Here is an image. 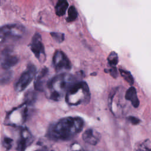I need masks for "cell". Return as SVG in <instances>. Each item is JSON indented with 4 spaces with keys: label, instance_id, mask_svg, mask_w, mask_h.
<instances>
[{
    "label": "cell",
    "instance_id": "cell-22",
    "mask_svg": "<svg viewBox=\"0 0 151 151\" xmlns=\"http://www.w3.org/2000/svg\"><path fill=\"white\" fill-rule=\"evenodd\" d=\"M68 151H87V150L82 148L78 144L74 143L70 147Z\"/></svg>",
    "mask_w": 151,
    "mask_h": 151
},
{
    "label": "cell",
    "instance_id": "cell-7",
    "mask_svg": "<svg viewBox=\"0 0 151 151\" xmlns=\"http://www.w3.org/2000/svg\"><path fill=\"white\" fill-rule=\"evenodd\" d=\"M27 114V105L20 106L12 110L8 115V122L11 124L17 126L24 123L25 121Z\"/></svg>",
    "mask_w": 151,
    "mask_h": 151
},
{
    "label": "cell",
    "instance_id": "cell-15",
    "mask_svg": "<svg viewBox=\"0 0 151 151\" xmlns=\"http://www.w3.org/2000/svg\"><path fill=\"white\" fill-rule=\"evenodd\" d=\"M68 6L67 0H59L55 5V13L58 16H63L65 14Z\"/></svg>",
    "mask_w": 151,
    "mask_h": 151
},
{
    "label": "cell",
    "instance_id": "cell-10",
    "mask_svg": "<svg viewBox=\"0 0 151 151\" xmlns=\"http://www.w3.org/2000/svg\"><path fill=\"white\" fill-rule=\"evenodd\" d=\"M82 139L84 142L89 145H96L100 140L101 134L94 129H88L83 133Z\"/></svg>",
    "mask_w": 151,
    "mask_h": 151
},
{
    "label": "cell",
    "instance_id": "cell-26",
    "mask_svg": "<svg viewBox=\"0 0 151 151\" xmlns=\"http://www.w3.org/2000/svg\"><path fill=\"white\" fill-rule=\"evenodd\" d=\"M36 151H48V150L47 149H41L37 150Z\"/></svg>",
    "mask_w": 151,
    "mask_h": 151
},
{
    "label": "cell",
    "instance_id": "cell-17",
    "mask_svg": "<svg viewBox=\"0 0 151 151\" xmlns=\"http://www.w3.org/2000/svg\"><path fill=\"white\" fill-rule=\"evenodd\" d=\"M119 71H120V75L126 81H127L130 85L133 84L134 78H133L132 75L131 74L130 72H129L126 70H123L122 68L119 69Z\"/></svg>",
    "mask_w": 151,
    "mask_h": 151
},
{
    "label": "cell",
    "instance_id": "cell-13",
    "mask_svg": "<svg viewBox=\"0 0 151 151\" xmlns=\"http://www.w3.org/2000/svg\"><path fill=\"white\" fill-rule=\"evenodd\" d=\"M124 98L126 100L129 101L134 107L137 108L139 106V100L137 97L136 90L134 87H130L126 91Z\"/></svg>",
    "mask_w": 151,
    "mask_h": 151
},
{
    "label": "cell",
    "instance_id": "cell-9",
    "mask_svg": "<svg viewBox=\"0 0 151 151\" xmlns=\"http://www.w3.org/2000/svg\"><path fill=\"white\" fill-rule=\"evenodd\" d=\"M18 57L10 48H5L0 54V63L2 68L9 69L18 62Z\"/></svg>",
    "mask_w": 151,
    "mask_h": 151
},
{
    "label": "cell",
    "instance_id": "cell-24",
    "mask_svg": "<svg viewBox=\"0 0 151 151\" xmlns=\"http://www.w3.org/2000/svg\"><path fill=\"white\" fill-rule=\"evenodd\" d=\"M127 120L133 124L134 125H136L140 123V120L139 119H137V117H134V116H130L127 117Z\"/></svg>",
    "mask_w": 151,
    "mask_h": 151
},
{
    "label": "cell",
    "instance_id": "cell-12",
    "mask_svg": "<svg viewBox=\"0 0 151 151\" xmlns=\"http://www.w3.org/2000/svg\"><path fill=\"white\" fill-rule=\"evenodd\" d=\"M48 69L47 68H44L41 70V71L39 73L37 76L36 80L35 81L34 87L35 89L37 91H42L45 89V78L48 75Z\"/></svg>",
    "mask_w": 151,
    "mask_h": 151
},
{
    "label": "cell",
    "instance_id": "cell-6",
    "mask_svg": "<svg viewBox=\"0 0 151 151\" xmlns=\"http://www.w3.org/2000/svg\"><path fill=\"white\" fill-rule=\"evenodd\" d=\"M53 65L57 71H68L71 68L70 60L61 51L57 50L55 52L52 58Z\"/></svg>",
    "mask_w": 151,
    "mask_h": 151
},
{
    "label": "cell",
    "instance_id": "cell-18",
    "mask_svg": "<svg viewBox=\"0 0 151 151\" xmlns=\"http://www.w3.org/2000/svg\"><path fill=\"white\" fill-rule=\"evenodd\" d=\"M107 61L109 65L111 67H116L119 61L117 54L114 51L111 52L107 57Z\"/></svg>",
    "mask_w": 151,
    "mask_h": 151
},
{
    "label": "cell",
    "instance_id": "cell-20",
    "mask_svg": "<svg viewBox=\"0 0 151 151\" xmlns=\"http://www.w3.org/2000/svg\"><path fill=\"white\" fill-rule=\"evenodd\" d=\"M36 99V94L33 91H28L25 97V104L27 106L29 104H32Z\"/></svg>",
    "mask_w": 151,
    "mask_h": 151
},
{
    "label": "cell",
    "instance_id": "cell-5",
    "mask_svg": "<svg viewBox=\"0 0 151 151\" xmlns=\"http://www.w3.org/2000/svg\"><path fill=\"white\" fill-rule=\"evenodd\" d=\"M35 74V67L32 64H29L17 81L15 85V90L18 92L25 90L32 81Z\"/></svg>",
    "mask_w": 151,
    "mask_h": 151
},
{
    "label": "cell",
    "instance_id": "cell-2",
    "mask_svg": "<svg viewBox=\"0 0 151 151\" xmlns=\"http://www.w3.org/2000/svg\"><path fill=\"white\" fill-rule=\"evenodd\" d=\"M75 82V77L72 74L63 73L55 76L46 85L47 96L54 101L60 100Z\"/></svg>",
    "mask_w": 151,
    "mask_h": 151
},
{
    "label": "cell",
    "instance_id": "cell-23",
    "mask_svg": "<svg viewBox=\"0 0 151 151\" xmlns=\"http://www.w3.org/2000/svg\"><path fill=\"white\" fill-rule=\"evenodd\" d=\"M12 140L9 139V138H5L4 139V141H3V145L4 146V147L7 149H9L11 148V146H12Z\"/></svg>",
    "mask_w": 151,
    "mask_h": 151
},
{
    "label": "cell",
    "instance_id": "cell-19",
    "mask_svg": "<svg viewBox=\"0 0 151 151\" xmlns=\"http://www.w3.org/2000/svg\"><path fill=\"white\" fill-rule=\"evenodd\" d=\"M78 16V12L76 8L74 6H71L68 9V17L67 21L68 22H73L76 20Z\"/></svg>",
    "mask_w": 151,
    "mask_h": 151
},
{
    "label": "cell",
    "instance_id": "cell-14",
    "mask_svg": "<svg viewBox=\"0 0 151 151\" xmlns=\"http://www.w3.org/2000/svg\"><path fill=\"white\" fill-rule=\"evenodd\" d=\"M13 73L9 69L2 68L0 69V84H6L9 83L12 78Z\"/></svg>",
    "mask_w": 151,
    "mask_h": 151
},
{
    "label": "cell",
    "instance_id": "cell-1",
    "mask_svg": "<svg viewBox=\"0 0 151 151\" xmlns=\"http://www.w3.org/2000/svg\"><path fill=\"white\" fill-rule=\"evenodd\" d=\"M84 124L83 119L80 117H66L51 125L47 134L54 140H70L81 132Z\"/></svg>",
    "mask_w": 151,
    "mask_h": 151
},
{
    "label": "cell",
    "instance_id": "cell-11",
    "mask_svg": "<svg viewBox=\"0 0 151 151\" xmlns=\"http://www.w3.org/2000/svg\"><path fill=\"white\" fill-rule=\"evenodd\" d=\"M32 135L27 129L21 131L19 140L18 143L17 149L19 151H24L25 148L31 143L32 140Z\"/></svg>",
    "mask_w": 151,
    "mask_h": 151
},
{
    "label": "cell",
    "instance_id": "cell-25",
    "mask_svg": "<svg viewBox=\"0 0 151 151\" xmlns=\"http://www.w3.org/2000/svg\"><path fill=\"white\" fill-rule=\"evenodd\" d=\"M109 73L110 74V75L114 78H116L117 76H118V73H117V68L116 67H111L109 70Z\"/></svg>",
    "mask_w": 151,
    "mask_h": 151
},
{
    "label": "cell",
    "instance_id": "cell-4",
    "mask_svg": "<svg viewBox=\"0 0 151 151\" xmlns=\"http://www.w3.org/2000/svg\"><path fill=\"white\" fill-rule=\"evenodd\" d=\"M25 32V28L20 24H14L0 28V44L8 41H15L21 38Z\"/></svg>",
    "mask_w": 151,
    "mask_h": 151
},
{
    "label": "cell",
    "instance_id": "cell-16",
    "mask_svg": "<svg viewBox=\"0 0 151 151\" xmlns=\"http://www.w3.org/2000/svg\"><path fill=\"white\" fill-rule=\"evenodd\" d=\"M135 151H151V140L145 139L137 143L134 147Z\"/></svg>",
    "mask_w": 151,
    "mask_h": 151
},
{
    "label": "cell",
    "instance_id": "cell-21",
    "mask_svg": "<svg viewBox=\"0 0 151 151\" xmlns=\"http://www.w3.org/2000/svg\"><path fill=\"white\" fill-rule=\"evenodd\" d=\"M51 35L58 42H62L64 40V35L60 32H51Z\"/></svg>",
    "mask_w": 151,
    "mask_h": 151
},
{
    "label": "cell",
    "instance_id": "cell-3",
    "mask_svg": "<svg viewBox=\"0 0 151 151\" xmlns=\"http://www.w3.org/2000/svg\"><path fill=\"white\" fill-rule=\"evenodd\" d=\"M66 103L70 106L87 104L90 100V92L85 81L75 82L65 95Z\"/></svg>",
    "mask_w": 151,
    "mask_h": 151
},
{
    "label": "cell",
    "instance_id": "cell-8",
    "mask_svg": "<svg viewBox=\"0 0 151 151\" xmlns=\"http://www.w3.org/2000/svg\"><path fill=\"white\" fill-rule=\"evenodd\" d=\"M30 48L32 52L37 59H38L41 62H43L45 60V50L41 41V37L40 34L36 33L33 36L31 40Z\"/></svg>",
    "mask_w": 151,
    "mask_h": 151
}]
</instances>
